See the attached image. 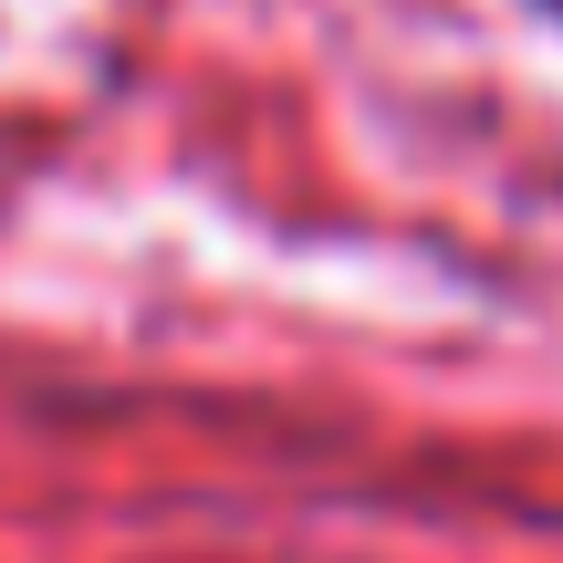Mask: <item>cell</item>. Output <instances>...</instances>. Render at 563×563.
Masks as SVG:
<instances>
[{
  "instance_id": "1",
  "label": "cell",
  "mask_w": 563,
  "mask_h": 563,
  "mask_svg": "<svg viewBox=\"0 0 563 563\" xmlns=\"http://www.w3.org/2000/svg\"><path fill=\"white\" fill-rule=\"evenodd\" d=\"M543 11H553V21H563V0H543Z\"/></svg>"
}]
</instances>
